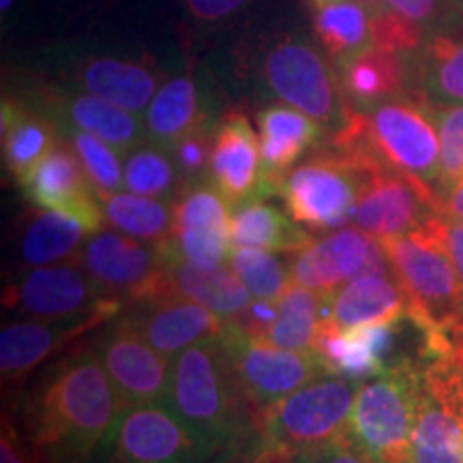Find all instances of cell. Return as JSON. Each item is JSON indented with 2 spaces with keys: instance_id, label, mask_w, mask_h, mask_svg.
<instances>
[{
  "instance_id": "obj_1",
  "label": "cell",
  "mask_w": 463,
  "mask_h": 463,
  "mask_svg": "<svg viewBox=\"0 0 463 463\" xmlns=\"http://www.w3.org/2000/svg\"><path fill=\"white\" fill-rule=\"evenodd\" d=\"M123 408L95 350L80 352L54 367L31 397V447L43 463H86Z\"/></svg>"
},
{
  "instance_id": "obj_2",
  "label": "cell",
  "mask_w": 463,
  "mask_h": 463,
  "mask_svg": "<svg viewBox=\"0 0 463 463\" xmlns=\"http://www.w3.org/2000/svg\"><path fill=\"white\" fill-rule=\"evenodd\" d=\"M331 150L358 167H391L427 184L439 183L438 127L422 97L350 109L344 127L331 133Z\"/></svg>"
},
{
  "instance_id": "obj_3",
  "label": "cell",
  "mask_w": 463,
  "mask_h": 463,
  "mask_svg": "<svg viewBox=\"0 0 463 463\" xmlns=\"http://www.w3.org/2000/svg\"><path fill=\"white\" fill-rule=\"evenodd\" d=\"M167 403L217 453L234 449L249 431H256L219 337L191 345L174 358Z\"/></svg>"
},
{
  "instance_id": "obj_4",
  "label": "cell",
  "mask_w": 463,
  "mask_h": 463,
  "mask_svg": "<svg viewBox=\"0 0 463 463\" xmlns=\"http://www.w3.org/2000/svg\"><path fill=\"white\" fill-rule=\"evenodd\" d=\"M358 389L361 382L335 373L311 380L262 416L251 449L297 459L350 438Z\"/></svg>"
},
{
  "instance_id": "obj_5",
  "label": "cell",
  "mask_w": 463,
  "mask_h": 463,
  "mask_svg": "<svg viewBox=\"0 0 463 463\" xmlns=\"http://www.w3.org/2000/svg\"><path fill=\"white\" fill-rule=\"evenodd\" d=\"M392 273L410 298V317L439 339L463 328V281L449 253L427 230L386 239Z\"/></svg>"
},
{
  "instance_id": "obj_6",
  "label": "cell",
  "mask_w": 463,
  "mask_h": 463,
  "mask_svg": "<svg viewBox=\"0 0 463 463\" xmlns=\"http://www.w3.org/2000/svg\"><path fill=\"white\" fill-rule=\"evenodd\" d=\"M219 341L234 367L242 397L251 412L253 430H258V422L273 405L303 389L311 380L328 373L314 350L294 352L277 347L270 341L249 335L234 320L225 322Z\"/></svg>"
},
{
  "instance_id": "obj_7",
  "label": "cell",
  "mask_w": 463,
  "mask_h": 463,
  "mask_svg": "<svg viewBox=\"0 0 463 463\" xmlns=\"http://www.w3.org/2000/svg\"><path fill=\"white\" fill-rule=\"evenodd\" d=\"M420 375L395 364L358 389L352 436L375 463H412Z\"/></svg>"
},
{
  "instance_id": "obj_8",
  "label": "cell",
  "mask_w": 463,
  "mask_h": 463,
  "mask_svg": "<svg viewBox=\"0 0 463 463\" xmlns=\"http://www.w3.org/2000/svg\"><path fill=\"white\" fill-rule=\"evenodd\" d=\"M266 86L288 106L335 133L344 127L350 108L341 92L337 69L326 54L303 37H283L266 52Z\"/></svg>"
},
{
  "instance_id": "obj_9",
  "label": "cell",
  "mask_w": 463,
  "mask_h": 463,
  "mask_svg": "<svg viewBox=\"0 0 463 463\" xmlns=\"http://www.w3.org/2000/svg\"><path fill=\"white\" fill-rule=\"evenodd\" d=\"M97 450L101 463H204L217 453L170 403L125 405Z\"/></svg>"
},
{
  "instance_id": "obj_10",
  "label": "cell",
  "mask_w": 463,
  "mask_h": 463,
  "mask_svg": "<svg viewBox=\"0 0 463 463\" xmlns=\"http://www.w3.org/2000/svg\"><path fill=\"white\" fill-rule=\"evenodd\" d=\"M361 167L328 150L292 167L277 194L288 215L311 232H335L354 222Z\"/></svg>"
},
{
  "instance_id": "obj_11",
  "label": "cell",
  "mask_w": 463,
  "mask_h": 463,
  "mask_svg": "<svg viewBox=\"0 0 463 463\" xmlns=\"http://www.w3.org/2000/svg\"><path fill=\"white\" fill-rule=\"evenodd\" d=\"M82 266L108 298L142 303L164 297V242L133 239L118 230H99L86 241Z\"/></svg>"
},
{
  "instance_id": "obj_12",
  "label": "cell",
  "mask_w": 463,
  "mask_h": 463,
  "mask_svg": "<svg viewBox=\"0 0 463 463\" xmlns=\"http://www.w3.org/2000/svg\"><path fill=\"white\" fill-rule=\"evenodd\" d=\"M438 213L436 194L420 178L391 167H361L356 228L386 241L422 230Z\"/></svg>"
},
{
  "instance_id": "obj_13",
  "label": "cell",
  "mask_w": 463,
  "mask_h": 463,
  "mask_svg": "<svg viewBox=\"0 0 463 463\" xmlns=\"http://www.w3.org/2000/svg\"><path fill=\"white\" fill-rule=\"evenodd\" d=\"M391 270L384 242L361 228H339L294 253L292 283L333 297L345 283Z\"/></svg>"
},
{
  "instance_id": "obj_14",
  "label": "cell",
  "mask_w": 463,
  "mask_h": 463,
  "mask_svg": "<svg viewBox=\"0 0 463 463\" xmlns=\"http://www.w3.org/2000/svg\"><path fill=\"white\" fill-rule=\"evenodd\" d=\"M95 354L112 380L123 405L167 403L172 361L159 354L136 324L123 316L97 341Z\"/></svg>"
},
{
  "instance_id": "obj_15",
  "label": "cell",
  "mask_w": 463,
  "mask_h": 463,
  "mask_svg": "<svg viewBox=\"0 0 463 463\" xmlns=\"http://www.w3.org/2000/svg\"><path fill=\"white\" fill-rule=\"evenodd\" d=\"M412 463H463V375L447 364L420 375Z\"/></svg>"
},
{
  "instance_id": "obj_16",
  "label": "cell",
  "mask_w": 463,
  "mask_h": 463,
  "mask_svg": "<svg viewBox=\"0 0 463 463\" xmlns=\"http://www.w3.org/2000/svg\"><path fill=\"white\" fill-rule=\"evenodd\" d=\"M172 234L165 241L174 258L215 269L228 262L232 251L230 204L211 183L187 184L176 195Z\"/></svg>"
},
{
  "instance_id": "obj_17",
  "label": "cell",
  "mask_w": 463,
  "mask_h": 463,
  "mask_svg": "<svg viewBox=\"0 0 463 463\" xmlns=\"http://www.w3.org/2000/svg\"><path fill=\"white\" fill-rule=\"evenodd\" d=\"M14 303L37 320H75L99 311H120V300L108 298L89 270L71 264L39 266L17 283Z\"/></svg>"
},
{
  "instance_id": "obj_18",
  "label": "cell",
  "mask_w": 463,
  "mask_h": 463,
  "mask_svg": "<svg viewBox=\"0 0 463 463\" xmlns=\"http://www.w3.org/2000/svg\"><path fill=\"white\" fill-rule=\"evenodd\" d=\"M20 187L34 206L80 217L89 223L92 232L103 230L106 215H103L99 194L90 183L75 148L62 136L33 167Z\"/></svg>"
},
{
  "instance_id": "obj_19",
  "label": "cell",
  "mask_w": 463,
  "mask_h": 463,
  "mask_svg": "<svg viewBox=\"0 0 463 463\" xmlns=\"http://www.w3.org/2000/svg\"><path fill=\"white\" fill-rule=\"evenodd\" d=\"M42 114L54 120L58 131L80 129L101 137L120 155L129 153L142 142H146V127L142 116L109 103L101 97L84 90H58L42 92Z\"/></svg>"
},
{
  "instance_id": "obj_20",
  "label": "cell",
  "mask_w": 463,
  "mask_h": 463,
  "mask_svg": "<svg viewBox=\"0 0 463 463\" xmlns=\"http://www.w3.org/2000/svg\"><path fill=\"white\" fill-rule=\"evenodd\" d=\"M260 136H256L245 114L228 112L215 123L208 183L230 206H239L247 200H260Z\"/></svg>"
},
{
  "instance_id": "obj_21",
  "label": "cell",
  "mask_w": 463,
  "mask_h": 463,
  "mask_svg": "<svg viewBox=\"0 0 463 463\" xmlns=\"http://www.w3.org/2000/svg\"><path fill=\"white\" fill-rule=\"evenodd\" d=\"M137 309L127 317L136 324L150 345L174 361L183 350L204 344L222 335L225 320L211 309L181 297H164L136 303Z\"/></svg>"
},
{
  "instance_id": "obj_22",
  "label": "cell",
  "mask_w": 463,
  "mask_h": 463,
  "mask_svg": "<svg viewBox=\"0 0 463 463\" xmlns=\"http://www.w3.org/2000/svg\"><path fill=\"white\" fill-rule=\"evenodd\" d=\"M260 153H262V181L260 200L279 191L283 178L309 148L324 140L326 129L300 109L279 103L258 114Z\"/></svg>"
},
{
  "instance_id": "obj_23",
  "label": "cell",
  "mask_w": 463,
  "mask_h": 463,
  "mask_svg": "<svg viewBox=\"0 0 463 463\" xmlns=\"http://www.w3.org/2000/svg\"><path fill=\"white\" fill-rule=\"evenodd\" d=\"M65 78L71 89L101 97L142 118L161 86L155 67L133 58L116 56H89L73 62L67 69Z\"/></svg>"
},
{
  "instance_id": "obj_24",
  "label": "cell",
  "mask_w": 463,
  "mask_h": 463,
  "mask_svg": "<svg viewBox=\"0 0 463 463\" xmlns=\"http://www.w3.org/2000/svg\"><path fill=\"white\" fill-rule=\"evenodd\" d=\"M414 89L431 106L463 103V17L453 14L427 33L412 54Z\"/></svg>"
},
{
  "instance_id": "obj_25",
  "label": "cell",
  "mask_w": 463,
  "mask_h": 463,
  "mask_svg": "<svg viewBox=\"0 0 463 463\" xmlns=\"http://www.w3.org/2000/svg\"><path fill=\"white\" fill-rule=\"evenodd\" d=\"M114 311H99L89 317L75 320H24L11 322L0 333V372L3 382H17L54 354L69 339L78 337L82 331L112 320Z\"/></svg>"
},
{
  "instance_id": "obj_26",
  "label": "cell",
  "mask_w": 463,
  "mask_h": 463,
  "mask_svg": "<svg viewBox=\"0 0 463 463\" xmlns=\"http://www.w3.org/2000/svg\"><path fill=\"white\" fill-rule=\"evenodd\" d=\"M335 69L350 109H364L382 101L399 99L414 86L412 54L391 52L378 45Z\"/></svg>"
},
{
  "instance_id": "obj_27",
  "label": "cell",
  "mask_w": 463,
  "mask_h": 463,
  "mask_svg": "<svg viewBox=\"0 0 463 463\" xmlns=\"http://www.w3.org/2000/svg\"><path fill=\"white\" fill-rule=\"evenodd\" d=\"M164 281V297L194 300V303L208 307L213 314L223 317L225 322L239 317L253 298L245 283L228 266L222 264L215 269H204V266L191 264L187 260L174 258L167 247Z\"/></svg>"
},
{
  "instance_id": "obj_28",
  "label": "cell",
  "mask_w": 463,
  "mask_h": 463,
  "mask_svg": "<svg viewBox=\"0 0 463 463\" xmlns=\"http://www.w3.org/2000/svg\"><path fill=\"white\" fill-rule=\"evenodd\" d=\"M328 316L341 328L395 322L410 317V298L402 283L389 275H367L345 283L333 294Z\"/></svg>"
},
{
  "instance_id": "obj_29",
  "label": "cell",
  "mask_w": 463,
  "mask_h": 463,
  "mask_svg": "<svg viewBox=\"0 0 463 463\" xmlns=\"http://www.w3.org/2000/svg\"><path fill=\"white\" fill-rule=\"evenodd\" d=\"M204 125L208 118L202 108L198 82L189 73L165 80L144 112L146 142L165 150H172L178 140Z\"/></svg>"
},
{
  "instance_id": "obj_30",
  "label": "cell",
  "mask_w": 463,
  "mask_h": 463,
  "mask_svg": "<svg viewBox=\"0 0 463 463\" xmlns=\"http://www.w3.org/2000/svg\"><path fill=\"white\" fill-rule=\"evenodd\" d=\"M3 157L5 165L22 183L33 167L50 153L52 146L61 140V131L42 112L28 109L15 99H3Z\"/></svg>"
},
{
  "instance_id": "obj_31",
  "label": "cell",
  "mask_w": 463,
  "mask_h": 463,
  "mask_svg": "<svg viewBox=\"0 0 463 463\" xmlns=\"http://www.w3.org/2000/svg\"><path fill=\"white\" fill-rule=\"evenodd\" d=\"M232 247L269 249L275 253H297L314 239L292 217L262 200H247L234 206L230 219Z\"/></svg>"
},
{
  "instance_id": "obj_32",
  "label": "cell",
  "mask_w": 463,
  "mask_h": 463,
  "mask_svg": "<svg viewBox=\"0 0 463 463\" xmlns=\"http://www.w3.org/2000/svg\"><path fill=\"white\" fill-rule=\"evenodd\" d=\"M314 28L335 67L373 48V15L361 0L314 3Z\"/></svg>"
},
{
  "instance_id": "obj_33",
  "label": "cell",
  "mask_w": 463,
  "mask_h": 463,
  "mask_svg": "<svg viewBox=\"0 0 463 463\" xmlns=\"http://www.w3.org/2000/svg\"><path fill=\"white\" fill-rule=\"evenodd\" d=\"M92 234L95 232L80 217L43 208L42 213L28 219L26 228L22 232V260L34 269L73 260L75 253L82 251L86 241Z\"/></svg>"
},
{
  "instance_id": "obj_34",
  "label": "cell",
  "mask_w": 463,
  "mask_h": 463,
  "mask_svg": "<svg viewBox=\"0 0 463 463\" xmlns=\"http://www.w3.org/2000/svg\"><path fill=\"white\" fill-rule=\"evenodd\" d=\"M328 294L292 283L277 303V320L266 341L294 352H309L324 316L331 311Z\"/></svg>"
},
{
  "instance_id": "obj_35",
  "label": "cell",
  "mask_w": 463,
  "mask_h": 463,
  "mask_svg": "<svg viewBox=\"0 0 463 463\" xmlns=\"http://www.w3.org/2000/svg\"><path fill=\"white\" fill-rule=\"evenodd\" d=\"M103 215L114 230L146 242H164L172 234L174 204L129 191L99 195Z\"/></svg>"
},
{
  "instance_id": "obj_36",
  "label": "cell",
  "mask_w": 463,
  "mask_h": 463,
  "mask_svg": "<svg viewBox=\"0 0 463 463\" xmlns=\"http://www.w3.org/2000/svg\"><path fill=\"white\" fill-rule=\"evenodd\" d=\"M125 189L155 200H172L184 187L170 150L142 142L123 157Z\"/></svg>"
},
{
  "instance_id": "obj_37",
  "label": "cell",
  "mask_w": 463,
  "mask_h": 463,
  "mask_svg": "<svg viewBox=\"0 0 463 463\" xmlns=\"http://www.w3.org/2000/svg\"><path fill=\"white\" fill-rule=\"evenodd\" d=\"M228 262L253 298L279 303L286 289L292 286V264L283 262L269 249L232 247Z\"/></svg>"
},
{
  "instance_id": "obj_38",
  "label": "cell",
  "mask_w": 463,
  "mask_h": 463,
  "mask_svg": "<svg viewBox=\"0 0 463 463\" xmlns=\"http://www.w3.org/2000/svg\"><path fill=\"white\" fill-rule=\"evenodd\" d=\"M61 136L75 148L97 194L106 195L125 189V170L120 161L123 155L118 150L103 142L101 137L80 129H62Z\"/></svg>"
},
{
  "instance_id": "obj_39",
  "label": "cell",
  "mask_w": 463,
  "mask_h": 463,
  "mask_svg": "<svg viewBox=\"0 0 463 463\" xmlns=\"http://www.w3.org/2000/svg\"><path fill=\"white\" fill-rule=\"evenodd\" d=\"M439 137V187L442 191L463 178V103L431 106Z\"/></svg>"
},
{
  "instance_id": "obj_40",
  "label": "cell",
  "mask_w": 463,
  "mask_h": 463,
  "mask_svg": "<svg viewBox=\"0 0 463 463\" xmlns=\"http://www.w3.org/2000/svg\"><path fill=\"white\" fill-rule=\"evenodd\" d=\"M213 133H215V125H204L200 129L191 131L183 140L174 144L170 150L174 164H176L178 172H181L183 184H195L208 181V165H211V153H213Z\"/></svg>"
},
{
  "instance_id": "obj_41",
  "label": "cell",
  "mask_w": 463,
  "mask_h": 463,
  "mask_svg": "<svg viewBox=\"0 0 463 463\" xmlns=\"http://www.w3.org/2000/svg\"><path fill=\"white\" fill-rule=\"evenodd\" d=\"M378 11H386V14L420 28L422 33L433 31L455 14L453 0H382Z\"/></svg>"
},
{
  "instance_id": "obj_42",
  "label": "cell",
  "mask_w": 463,
  "mask_h": 463,
  "mask_svg": "<svg viewBox=\"0 0 463 463\" xmlns=\"http://www.w3.org/2000/svg\"><path fill=\"white\" fill-rule=\"evenodd\" d=\"M422 230H427L442 245L444 251L449 253L450 262L455 264L457 273L463 281V222L447 215V213H438L430 223Z\"/></svg>"
},
{
  "instance_id": "obj_43",
  "label": "cell",
  "mask_w": 463,
  "mask_h": 463,
  "mask_svg": "<svg viewBox=\"0 0 463 463\" xmlns=\"http://www.w3.org/2000/svg\"><path fill=\"white\" fill-rule=\"evenodd\" d=\"M292 463H375L373 457L356 442L354 436L341 439L333 447L292 459Z\"/></svg>"
},
{
  "instance_id": "obj_44",
  "label": "cell",
  "mask_w": 463,
  "mask_h": 463,
  "mask_svg": "<svg viewBox=\"0 0 463 463\" xmlns=\"http://www.w3.org/2000/svg\"><path fill=\"white\" fill-rule=\"evenodd\" d=\"M277 320V303H269V300L262 298H251V303L247 305V309L242 311L239 317H234V322L239 326L245 328L249 335L253 337L266 339L270 326H273Z\"/></svg>"
},
{
  "instance_id": "obj_45",
  "label": "cell",
  "mask_w": 463,
  "mask_h": 463,
  "mask_svg": "<svg viewBox=\"0 0 463 463\" xmlns=\"http://www.w3.org/2000/svg\"><path fill=\"white\" fill-rule=\"evenodd\" d=\"M184 7L198 22H222L228 20L247 5V0H183Z\"/></svg>"
},
{
  "instance_id": "obj_46",
  "label": "cell",
  "mask_w": 463,
  "mask_h": 463,
  "mask_svg": "<svg viewBox=\"0 0 463 463\" xmlns=\"http://www.w3.org/2000/svg\"><path fill=\"white\" fill-rule=\"evenodd\" d=\"M0 463H39L34 450H28L26 444L17 438L14 427L7 422L3 425V438H0Z\"/></svg>"
},
{
  "instance_id": "obj_47",
  "label": "cell",
  "mask_w": 463,
  "mask_h": 463,
  "mask_svg": "<svg viewBox=\"0 0 463 463\" xmlns=\"http://www.w3.org/2000/svg\"><path fill=\"white\" fill-rule=\"evenodd\" d=\"M444 213L463 222V178L444 189Z\"/></svg>"
},
{
  "instance_id": "obj_48",
  "label": "cell",
  "mask_w": 463,
  "mask_h": 463,
  "mask_svg": "<svg viewBox=\"0 0 463 463\" xmlns=\"http://www.w3.org/2000/svg\"><path fill=\"white\" fill-rule=\"evenodd\" d=\"M247 463H292V459H288V457H281L277 453H270V450L251 449V450H249V461Z\"/></svg>"
},
{
  "instance_id": "obj_49",
  "label": "cell",
  "mask_w": 463,
  "mask_h": 463,
  "mask_svg": "<svg viewBox=\"0 0 463 463\" xmlns=\"http://www.w3.org/2000/svg\"><path fill=\"white\" fill-rule=\"evenodd\" d=\"M361 3H363L364 7H367L369 11H372V14H375V11H378V9L382 7V0H361Z\"/></svg>"
},
{
  "instance_id": "obj_50",
  "label": "cell",
  "mask_w": 463,
  "mask_h": 463,
  "mask_svg": "<svg viewBox=\"0 0 463 463\" xmlns=\"http://www.w3.org/2000/svg\"><path fill=\"white\" fill-rule=\"evenodd\" d=\"M14 5L15 0H0V11H3V15H7V11H11Z\"/></svg>"
},
{
  "instance_id": "obj_51",
  "label": "cell",
  "mask_w": 463,
  "mask_h": 463,
  "mask_svg": "<svg viewBox=\"0 0 463 463\" xmlns=\"http://www.w3.org/2000/svg\"><path fill=\"white\" fill-rule=\"evenodd\" d=\"M453 11L463 17V0H453Z\"/></svg>"
},
{
  "instance_id": "obj_52",
  "label": "cell",
  "mask_w": 463,
  "mask_h": 463,
  "mask_svg": "<svg viewBox=\"0 0 463 463\" xmlns=\"http://www.w3.org/2000/svg\"><path fill=\"white\" fill-rule=\"evenodd\" d=\"M314 3H331V0H314Z\"/></svg>"
}]
</instances>
